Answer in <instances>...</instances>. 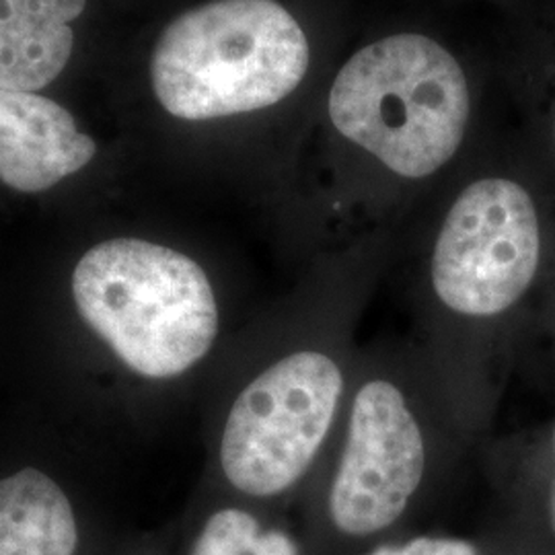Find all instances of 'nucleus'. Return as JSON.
<instances>
[{
  "label": "nucleus",
  "instance_id": "f257e3e1",
  "mask_svg": "<svg viewBox=\"0 0 555 555\" xmlns=\"http://www.w3.org/2000/svg\"><path fill=\"white\" fill-rule=\"evenodd\" d=\"M488 412L490 387L416 337L360 346L336 435L305 492L339 539L383 535L465 467Z\"/></svg>",
  "mask_w": 555,
  "mask_h": 555
},
{
  "label": "nucleus",
  "instance_id": "f03ea898",
  "mask_svg": "<svg viewBox=\"0 0 555 555\" xmlns=\"http://www.w3.org/2000/svg\"><path fill=\"white\" fill-rule=\"evenodd\" d=\"M377 263H327L278 305L259 357L222 416L220 476L241 496L300 494L325 455L357 366Z\"/></svg>",
  "mask_w": 555,
  "mask_h": 555
},
{
  "label": "nucleus",
  "instance_id": "7ed1b4c3",
  "mask_svg": "<svg viewBox=\"0 0 555 555\" xmlns=\"http://www.w3.org/2000/svg\"><path fill=\"white\" fill-rule=\"evenodd\" d=\"M543 254L533 196L508 178H479L459 190L428 245L405 302L414 334L456 373L490 387L500 323L535 286Z\"/></svg>",
  "mask_w": 555,
  "mask_h": 555
},
{
  "label": "nucleus",
  "instance_id": "20e7f679",
  "mask_svg": "<svg viewBox=\"0 0 555 555\" xmlns=\"http://www.w3.org/2000/svg\"><path fill=\"white\" fill-rule=\"evenodd\" d=\"M82 319L140 377H183L220 336L217 288L188 254L144 238L91 247L73 274Z\"/></svg>",
  "mask_w": 555,
  "mask_h": 555
},
{
  "label": "nucleus",
  "instance_id": "39448f33",
  "mask_svg": "<svg viewBox=\"0 0 555 555\" xmlns=\"http://www.w3.org/2000/svg\"><path fill=\"white\" fill-rule=\"evenodd\" d=\"M309 59L302 27L276 0H210L163 29L149 70L171 116L204 121L276 105Z\"/></svg>",
  "mask_w": 555,
  "mask_h": 555
},
{
  "label": "nucleus",
  "instance_id": "423d86ee",
  "mask_svg": "<svg viewBox=\"0 0 555 555\" xmlns=\"http://www.w3.org/2000/svg\"><path fill=\"white\" fill-rule=\"evenodd\" d=\"M330 118L393 178H435L465 137L467 80L437 41L397 34L344 64L330 91Z\"/></svg>",
  "mask_w": 555,
  "mask_h": 555
},
{
  "label": "nucleus",
  "instance_id": "0eeeda50",
  "mask_svg": "<svg viewBox=\"0 0 555 555\" xmlns=\"http://www.w3.org/2000/svg\"><path fill=\"white\" fill-rule=\"evenodd\" d=\"M98 142L82 134L73 114L38 93L0 89V181L38 194L85 169Z\"/></svg>",
  "mask_w": 555,
  "mask_h": 555
},
{
  "label": "nucleus",
  "instance_id": "6e6552de",
  "mask_svg": "<svg viewBox=\"0 0 555 555\" xmlns=\"http://www.w3.org/2000/svg\"><path fill=\"white\" fill-rule=\"evenodd\" d=\"M85 7L87 0H0V89L36 93L59 79Z\"/></svg>",
  "mask_w": 555,
  "mask_h": 555
},
{
  "label": "nucleus",
  "instance_id": "1a4fd4ad",
  "mask_svg": "<svg viewBox=\"0 0 555 555\" xmlns=\"http://www.w3.org/2000/svg\"><path fill=\"white\" fill-rule=\"evenodd\" d=\"M79 529L52 477L21 469L0 479V555H75Z\"/></svg>",
  "mask_w": 555,
  "mask_h": 555
},
{
  "label": "nucleus",
  "instance_id": "9d476101",
  "mask_svg": "<svg viewBox=\"0 0 555 555\" xmlns=\"http://www.w3.org/2000/svg\"><path fill=\"white\" fill-rule=\"evenodd\" d=\"M192 555H300L297 541L280 529H261L243 508H222L202 529Z\"/></svg>",
  "mask_w": 555,
  "mask_h": 555
},
{
  "label": "nucleus",
  "instance_id": "9b49d317",
  "mask_svg": "<svg viewBox=\"0 0 555 555\" xmlns=\"http://www.w3.org/2000/svg\"><path fill=\"white\" fill-rule=\"evenodd\" d=\"M360 555H481L476 543L456 537H414L405 543H383Z\"/></svg>",
  "mask_w": 555,
  "mask_h": 555
},
{
  "label": "nucleus",
  "instance_id": "f8f14e48",
  "mask_svg": "<svg viewBox=\"0 0 555 555\" xmlns=\"http://www.w3.org/2000/svg\"><path fill=\"white\" fill-rule=\"evenodd\" d=\"M552 451H554V465H555V424L552 428ZM552 522H554L555 531V474H554V486H552Z\"/></svg>",
  "mask_w": 555,
  "mask_h": 555
}]
</instances>
